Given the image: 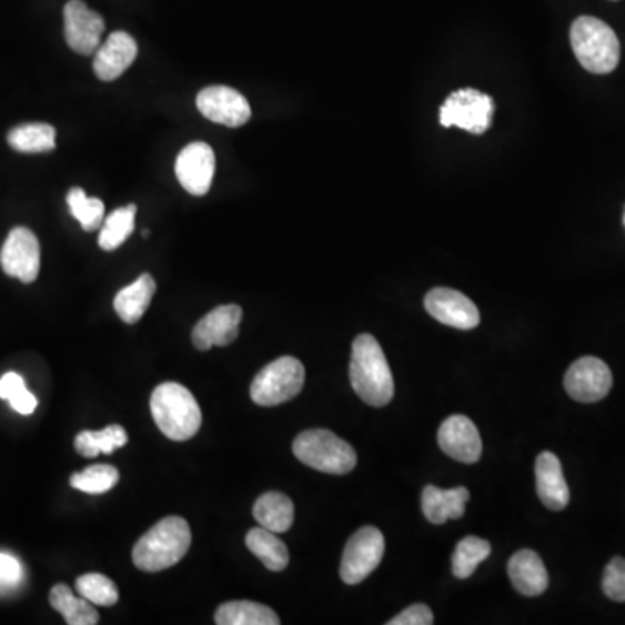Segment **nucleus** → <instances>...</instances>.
Here are the masks:
<instances>
[{
  "label": "nucleus",
  "mask_w": 625,
  "mask_h": 625,
  "mask_svg": "<svg viewBox=\"0 0 625 625\" xmlns=\"http://www.w3.org/2000/svg\"><path fill=\"white\" fill-rule=\"evenodd\" d=\"M602 587L612 602L625 603V558L615 556L609 560L603 574Z\"/></svg>",
  "instance_id": "33"
},
{
  "label": "nucleus",
  "mask_w": 625,
  "mask_h": 625,
  "mask_svg": "<svg viewBox=\"0 0 625 625\" xmlns=\"http://www.w3.org/2000/svg\"><path fill=\"white\" fill-rule=\"evenodd\" d=\"M67 203L73 218L85 231H97L103 224L104 203L97 196H88L82 188H72L68 192Z\"/></svg>",
  "instance_id": "31"
},
{
  "label": "nucleus",
  "mask_w": 625,
  "mask_h": 625,
  "mask_svg": "<svg viewBox=\"0 0 625 625\" xmlns=\"http://www.w3.org/2000/svg\"><path fill=\"white\" fill-rule=\"evenodd\" d=\"M218 625H279V615L270 606L254 602H230L215 609Z\"/></svg>",
  "instance_id": "25"
},
{
  "label": "nucleus",
  "mask_w": 625,
  "mask_h": 625,
  "mask_svg": "<svg viewBox=\"0 0 625 625\" xmlns=\"http://www.w3.org/2000/svg\"><path fill=\"white\" fill-rule=\"evenodd\" d=\"M0 266L6 275L23 283L36 282L40 271V243L29 228L11 230L0 252Z\"/></svg>",
  "instance_id": "10"
},
{
  "label": "nucleus",
  "mask_w": 625,
  "mask_h": 625,
  "mask_svg": "<svg viewBox=\"0 0 625 625\" xmlns=\"http://www.w3.org/2000/svg\"><path fill=\"white\" fill-rule=\"evenodd\" d=\"M491 542L476 535H467L455 546L452 556V572L457 578H467L478 568L480 563L485 562L491 556Z\"/></svg>",
  "instance_id": "29"
},
{
  "label": "nucleus",
  "mask_w": 625,
  "mask_h": 625,
  "mask_svg": "<svg viewBox=\"0 0 625 625\" xmlns=\"http://www.w3.org/2000/svg\"><path fill=\"white\" fill-rule=\"evenodd\" d=\"M23 581V566L14 556L0 553V593H8Z\"/></svg>",
  "instance_id": "34"
},
{
  "label": "nucleus",
  "mask_w": 625,
  "mask_h": 625,
  "mask_svg": "<svg viewBox=\"0 0 625 625\" xmlns=\"http://www.w3.org/2000/svg\"><path fill=\"white\" fill-rule=\"evenodd\" d=\"M21 387H24L23 377L14 374V372H8V374L2 375V379H0V399L8 402Z\"/></svg>",
  "instance_id": "37"
},
{
  "label": "nucleus",
  "mask_w": 625,
  "mask_h": 625,
  "mask_svg": "<svg viewBox=\"0 0 625 625\" xmlns=\"http://www.w3.org/2000/svg\"><path fill=\"white\" fill-rule=\"evenodd\" d=\"M52 608L63 615L68 625H97L100 622L98 609L85 597H77L70 587L58 584L49 594Z\"/></svg>",
  "instance_id": "24"
},
{
  "label": "nucleus",
  "mask_w": 625,
  "mask_h": 625,
  "mask_svg": "<svg viewBox=\"0 0 625 625\" xmlns=\"http://www.w3.org/2000/svg\"><path fill=\"white\" fill-rule=\"evenodd\" d=\"M64 39L67 44L84 57L100 49L104 20L100 12L91 11L82 0H70L64 6Z\"/></svg>",
  "instance_id": "12"
},
{
  "label": "nucleus",
  "mask_w": 625,
  "mask_h": 625,
  "mask_svg": "<svg viewBox=\"0 0 625 625\" xmlns=\"http://www.w3.org/2000/svg\"><path fill=\"white\" fill-rule=\"evenodd\" d=\"M214 172V150L202 141L188 144L175 159V178L190 195H208Z\"/></svg>",
  "instance_id": "13"
},
{
  "label": "nucleus",
  "mask_w": 625,
  "mask_h": 625,
  "mask_svg": "<svg viewBox=\"0 0 625 625\" xmlns=\"http://www.w3.org/2000/svg\"><path fill=\"white\" fill-rule=\"evenodd\" d=\"M306 371L294 356H282L264 366L251 384L252 402L261 406H276L303 391Z\"/></svg>",
  "instance_id": "6"
},
{
  "label": "nucleus",
  "mask_w": 625,
  "mask_h": 625,
  "mask_svg": "<svg viewBox=\"0 0 625 625\" xmlns=\"http://www.w3.org/2000/svg\"><path fill=\"white\" fill-rule=\"evenodd\" d=\"M190 546H192V530L187 520L169 516L160 520L138 541L132 551V562L135 568L143 569L148 574H157L178 565L187 556Z\"/></svg>",
  "instance_id": "2"
},
{
  "label": "nucleus",
  "mask_w": 625,
  "mask_h": 625,
  "mask_svg": "<svg viewBox=\"0 0 625 625\" xmlns=\"http://www.w3.org/2000/svg\"><path fill=\"white\" fill-rule=\"evenodd\" d=\"M537 495L551 511H563L568 506L569 488L563 474L562 462L553 452H542L535 462Z\"/></svg>",
  "instance_id": "18"
},
{
  "label": "nucleus",
  "mask_w": 625,
  "mask_h": 625,
  "mask_svg": "<svg viewBox=\"0 0 625 625\" xmlns=\"http://www.w3.org/2000/svg\"><path fill=\"white\" fill-rule=\"evenodd\" d=\"M434 622L433 612L430 606L417 603L403 609L402 614L391 618L390 625H431Z\"/></svg>",
  "instance_id": "35"
},
{
  "label": "nucleus",
  "mask_w": 625,
  "mask_h": 625,
  "mask_svg": "<svg viewBox=\"0 0 625 625\" xmlns=\"http://www.w3.org/2000/svg\"><path fill=\"white\" fill-rule=\"evenodd\" d=\"M196 108L205 119L233 129L248 124L252 117L251 104L245 97L226 85L202 89L196 97Z\"/></svg>",
  "instance_id": "11"
},
{
  "label": "nucleus",
  "mask_w": 625,
  "mask_h": 625,
  "mask_svg": "<svg viewBox=\"0 0 625 625\" xmlns=\"http://www.w3.org/2000/svg\"><path fill=\"white\" fill-rule=\"evenodd\" d=\"M119 480L120 473L115 466L97 464V466H89L80 473L72 474L70 485L75 491L84 492V494L101 495L112 491Z\"/></svg>",
  "instance_id": "30"
},
{
  "label": "nucleus",
  "mask_w": 625,
  "mask_h": 625,
  "mask_svg": "<svg viewBox=\"0 0 625 625\" xmlns=\"http://www.w3.org/2000/svg\"><path fill=\"white\" fill-rule=\"evenodd\" d=\"M243 311L239 304H224L203 316L192 332L193 346L209 351L214 346H230L239 337Z\"/></svg>",
  "instance_id": "15"
},
{
  "label": "nucleus",
  "mask_w": 625,
  "mask_h": 625,
  "mask_svg": "<svg viewBox=\"0 0 625 625\" xmlns=\"http://www.w3.org/2000/svg\"><path fill=\"white\" fill-rule=\"evenodd\" d=\"M135 212H138V208L134 203H131L125 208L115 209L112 214L104 218L103 224H101L100 239H98V243L103 251H115L132 235Z\"/></svg>",
  "instance_id": "28"
},
{
  "label": "nucleus",
  "mask_w": 625,
  "mask_h": 625,
  "mask_svg": "<svg viewBox=\"0 0 625 625\" xmlns=\"http://www.w3.org/2000/svg\"><path fill=\"white\" fill-rule=\"evenodd\" d=\"M153 419L165 438L187 442L202 426V411L192 391L178 383H164L155 387L150 399Z\"/></svg>",
  "instance_id": "3"
},
{
  "label": "nucleus",
  "mask_w": 625,
  "mask_h": 625,
  "mask_svg": "<svg viewBox=\"0 0 625 625\" xmlns=\"http://www.w3.org/2000/svg\"><path fill=\"white\" fill-rule=\"evenodd\" d=\"M128 431L120 424H110L101 431H82L77 434L75 451L82 457L94 458L100 454H113L128 445Z\"/></svg>",
  "instance_id": "27"
},
{
  "label": "nucleus",
  "mask_w": 625,
  "mask_h": 625,
  "mask_svg": "<svg viewBox=\"0 0 625 625\" xmlns=\"http://www.w3.org/2000/svg\"><path fill=\"white\" fill-rule=\"evenodd\" d=\"M138 57V42L128 32H113L107 42L100 46L94 57V73L103 82L119 79Z\"/></svg>",
  "instance_id": "17"
},
{
  "label": "nucleus",
  "mask_w": 625,
  "mask_h": 625,
  "mask_svg": "<svg viewBox=\"0 0 625 625\" xmlns=\"http://www.w3.org/2000/svg\"><path fill=\"white\" fill-rule=\"evenodd\" d=\"M424 308L434 320L458 331H471L480 325L476 304L454 289L436 288L427 292Z\"/></svg>",
  "instance_id": "14"
},
{
  "label": "nucleus",
  "mask_w": 625,
  "mask_h": 625,
  "mask_svg": "<svg viewBox=\"0 0 625 625\" xmlns=\"http://www.w3.org/2000/svg\"><path fill=\"white\" fill-rule=\"evenodd\" d=\"M292 451L304 466L335 476L351 473L359 462L355 448L327 430L304 431L294 440Z\"/></svg>",
  "instance_id": "5"
},
{
  "label": "nucleus",
  "mask_w": 625,
  "mask_h": 625,
  "mask_svg": "<svg viewBox=\"0 0 625 625\" xmlns=\"http://www.w3.org/2000/svg\"><path fill=\"white\" fill-rule=\"evenodd\" d=\"M614 375L603 360L582 356L569 365L565 374V390L569 399L581 403H596L608 396Z\"/></svg>",
  "instance_id": "9"
},
{
  "label": "nucleus",
  "mask_w": 625,
  "mask_h": 625,
  "mask_svg": "<svg viewBox=\"0 0 625 625\" xmlns=\"http://www.w3.org/2000/svg\"><path fill=\"white\" fill-rule=\"evenodd\" d=\"M157 283L150 273H143L140 279L132 282L128 288L122 289L115 295L113 308L117 315L128 325H134L143 319L148 306L152 304L153 295H155Z\"/></svg>",
  "instance_id": "21"
},
{
  "label": "nucleus",
  "mask_w": 625,
  "mask_h": 625,
  "mask_svg": "<svg viewBox=\"0 0 625 625\" xmlns=\"http://www.w3.org/2000/svg\"><path fill=\"white\" fill-rule=\"evenodd\" d=\"M386 541L381 530L363 526L351 535L341 560V578L347 586H356L377 569L384 558Z\"/></svg>",
  "instance_id": "8"
},
{
  "label": "nucleus",
  "mask_w": 625,
  "mask_h": 625,
  "mask_svg": "<svg viewBox=\"0 0 625 625\" xmlns=\"http://www.w3.org/2000/svg\"><path fill=\"white\" fill-rule=\"evenodd\" d=\"M569 42L578 63L587 72L606 75L618 67L621 42L617 33L605 21L594 17H578L569 29Z\"/></svg>",
  "instance_id": "4"
},
{
  "label": "nucleus",
  "mask_w": 625,
  "mask_h": 625,
  "mask_svg": "<svg viewBox=\"0 0 625 625\" xmlns=\"http://www.w3.org/2000/svg\"><path fill=\"white\" fill-rule=\"evenodd\" d=\"M8 402L9 405H11L12 409H14V411H17L18 414L21 415L33 414L37 405H39L36 396H33L32 393L27 390V386L21 387L20 391H17V393H14V395H12L11 399L8 400Z\"/></svg>",
  "instance_id": "36"
},
{
  "label": "nucleus",
  "mask_w": 625,
  "mask_h": 625,
  "mask_svg": "<svg viewBox=\"0 0 625 625\" xmlns=\"http://www.w3.org/2000/svg\"><path fill=\"white\" fill-rule=\"evenodd\" d=\"M255 522L273 534H285L294 523V502L280 492H268L255 501Z\"/></svg>",
  "instance_id": "22"
},
{
  "label": "nucleus",
  "mask_w": 625,
  "mask_h": 625,
  "mask_svg": "<svg viewBox=\"0 0 625 625\" xmlns=\"http://www.w3.org/2000/svg\"><path fill=\"white\" fill-rule=\"evenodd\" d=\"M511 584L523 596H541L550 586L546 565L535 551L522 550L514 553L507 565Z\"/></svg>",
  "instance_id": "19"
},
{
  "label": "nucleus",
  "mask_w": 625,
  "mask_h": 625,
  "mask_svg": "<svg viewBox=\"0 0 625 625\" xmlns=\"http://www.w3.org/2000/svg\"><path fill=\"white\" fill-rule=\"evenodd\" d=\"M245 544L255 558L260 560L271 572H282V569L288 568L291 556H289L285 542L279 538V534H273L270 530L258 526V528L249 530Z\"/></svg>",
  "instance_id": "23"
},
{
  "label": "nucleus",
  "mask_w": 625,
  "mask_h": 625,
  "mask_svg": "<svg viewBox=\"0 0 625 625\" xmlns=\"http://www.w3.org/2000/svg\"><path fill=\"white\" fill-rule=\"evenodd\" d=\"M470 491L466 486H455L451 491H443L438 486L427 485L421 497L424 516L434 525H443L448 520H458L466 513Z\"/></svg>",
  "instance_id": "20"
},
{
  "label": "nucleus",
  "mask_w": 625,
  "mask_h": 625,
  "mask_svg": "<svg viewBox=\"0 0 625 625\" xmlns=\"http://www.w3.org/2000/svg\"><path fill=\"white\" fill-rule=\"evenodd\" d=\"M350 379L351 386L366 405L384 406L393 400V374L383 347L374 335L360 334L353 341Z\"/></svg>",
  "instance_id": "1"
},
{
  "label": "nucleus",
  "mask_w": 625,
  "mask_h": 625,
  "mask_svg": "<svg viewBox=\"0 0 625 625\" xmlns=\"http://www.w3.org/2000/svg\"><path fill=\"white\" fill-rule=\"evenodd\" d=\"M494 112V100L488 94L478 89H458L440 108V124L443 128L457 125L473 134H483L491 128Z\"/></svg>",
  "instance_id": "7"
},
{
  "label": "nucleus",
  "mask_w": 625,
  "mask_h": 625,
  "mask_svg": "<svg viewBox=\"0 0 625 625\" xmlns=\"http://www.w3.org/2000/svg\"><path fill=\"white\" fill-rule=\"evenodd\" d=\"M438 443L448 457L462 464H474L482 457V436L476 424L466 415H451L443 421L438 431Z\"/></svg>",
  "instance_id": "16"
},
{
  "label": "nucleus",
  "mask_w": 625,
  "mask_h": 625,
  "mask_svg": "<svg viewBox=\"0 0 625 625\" xmlns=\"http://www.w3.org/2000/svg\"><path fill=\"white\" fill-rule=\"evenodd\" d=\"M624 224H625V214H624Z\"/></svg>",
  "instance_id": "38"
},
{
  "label": "nucleus",
  "mask_w": 625,
  "mask_h": 625,
  "mask_svg": "<svg viewBox=\"0 0 625 625\" xmlns=\"http://www.w3.org/2000/svg\"><path fill=\"white\" fill-rule=\"evenodd\" d=\"M8 143L20 153H48L57 148V129L44 122L21 124L11 129Z\"/></svg>",
  "instance_id": "26"
},
{
  "label": "nucleus",
  "mask_w": 625,
  "mask_h": 625,
  "mask_svg": "<svg viewBox=\"0 0 625 625\" xmlns=\"http://www.w3.org/2000/svg\"><path fill=\"white\" fill-rule=\"evenodd\" d=\"M77 593L85 597L89 603L98 606H113L119 602V589L115 582L107 575H80L75 582Z\"/></svg>",
  "instance_id": "32"
}]
</instances>
